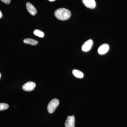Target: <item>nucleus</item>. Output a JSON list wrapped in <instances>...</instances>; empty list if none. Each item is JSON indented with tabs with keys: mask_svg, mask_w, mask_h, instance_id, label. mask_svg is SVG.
<instances>
[{
	"mask_svg": "<svg viewBox=\"0 0 127 127\" xmlns=\"http://www.w3.org/2000/svg\"><path fill=\"white\" fill-rule=\"evenodd\" d=\"M9 106L5 103H0V111H4L9 108Z\"/></svg>",
	"mask_w": 127,
	"mask_h": 127,
	"instance_id": "obj_12",
	"label": "nucleus"
},
{
	"mask_svg": "<svg viewBox=\"0 0 127 127\" xmlns=\"http://www.w3.org/2000/svg\"><path fill=\"white\" fill-rule=\"evenodd\" d=\"M34 35L36 36L39 37H40L42 38L44 36V33L40 31V30H36L34 31L33 32Z\"/></svg>",
	"mask_w": 127,
	"mask_h": 127,
	"instance_id": "obj_11",
	"label": "nucleus"
},
{
	"mask_svg": "<svg viewBox=\"0 0 127 127\" xmlns=\"http://www.w3.org/2000/svg\"><path fill=\"white\" fill-rule=\"evenodd\" d=\"M93 44V41L91 39H89L86 41L82 46V50L85 52L91 50Z\"/></svg>",
	"mask_w": 127,
	"mask_h": 127,
	"instance_id": "obj_4",
	"label": "nucleus"
},
{
	"mask_svg": "<svg viewBox=\"0 0 127 127\" xmlns=\"http://www.w3.org/2000/svg\"><path fill=\"white\" fill-rule=\"evenodd\" d=\"M1 77V74L0 73V79Z\"/></svg>",
	"mask_w": 127,
	"mask_h": 127,
	"instance_id": "obj_16",
	"label": "nucleus"
},
{
	"mask_svg": "<svg viewBox=\"0 0 127 127\" xmlns=\"http://www.w3.org/2000/svg\"><path fill=\"white\" fill-rule=\"evenodd\" d=\"M36 87V84L34 82H28L22 86V89L26 91H31L34 90Z\"/></svg>",
	"mask_w": 127,
	"mask_h": 127,
	"instance_id": "obj_3",
	"label": "nucleus"
},
{
	"mask_svg": "<svg viewBox=\"0 0 127 127\" xmlns=\"http://www.w3.org/2000/svg\"><path fill=\"white\" fill-rule=\"evenodd\" d=\"M23 42L26 44H30L32 45H35L38 44V42L37 41L30 38L24 39Z\"/></svg>",
	"mask_w": 127,
	"mask_h": 127,
	"instance_id": "obj_9",
	"label": "nucleus"
},
{
	"mask_svg": "<svg viewBox=\"0 0 127 127\" xmlns=\"http://www.w3.org/2000/svg\"><path fill=\"white\" fill-rule=\"evenodd\" d=\"M0 0L6 4H9L11 2V0Z\"/></svg>",
	"mask_w": 127,
	"mask_h": 127,
	"instance_id": "obj_13",
	"label": "nucleus"
},
{
	"mask_svg": "<svg viewBox=\"0 0 127 127\" xmlns=\"http://www.w3.org/2000/svg\"><path fill=\"white\" fill-rule=\"evenodd\" d=\"M48 0L51 1V2H53V1H55L56 0Z\"/></svg>",
	"mask_w": 127,
	"mask_h": 127,
	"instance_id": "obj_15",
	"label": "nucleus"
},
{
	"mask_svg": "<svg viewBox=\"0 0 127 127\" xmlns=\"http://www.w3.org/2000/svg\"><path fill=\"white\" fill-rule=\"evenodd\" d=\"M65 127H75V117L74 116H68L65 123Z\"/></svg>",
	"mask_w": 127,
	"mask_h": 127,
	"instance_id": "obj_5",
	"label": "nucleus"
},
{
	"mask_svg": "<svg viewBox=\"0 0 127 127\" xmlns=\"http://www.w3.org/2000/svg\"><path fill=\"white\" fill-rule=\"evenodd\" d=\"M56 18L60 20L64 21L68 20L71 16V12L65 8H60L56 10L55 12Z\"/></svg>",
	"mask_w": 127,
	"mask_h": 127,
	"instance_id": "obj_1",
	"label": "nucleus"
},
{
	"mask_svg": "<svg viewBox=\"0 0 127 127\" xmlns=\"http://www.w3.org/2000/svg\"><path fill=\"white\" fill-rule=\"evenodd\" d=\"M26 6L28 11L32 15L34 16L36 14V9L32 4L30 2H27L26 4Z\"/></svg>",
	"mask_w": 127,
	"mask_h": 127,
	"instance_id": "obj_8",
	"label": "nucleus"
},
{
	"mask_svg": "<svg viewBox=\"0 0 127 127\" xmlns=\"http://www.w3.org/2000/svg\"><path fill=\"white\" fill-rule=\"evenodd\" d=\"M83 3L87 8L93 9L96 6V2L95 0H82Z\"/></svg>",
	"mask_w": 127,
	"mask_h": 127,
	"instance_id": "obj_6",
	"label": "nucleus"
},
{
	"mask_svg": "<svg viewBox=\"0 0 127 127\" xmlns=\"http://www.w3.org/2000/svg\"><path fill=\"white\" fill-rule=\"evenodd\" d=\"M59 103V100L54 98L50 101L47 106V110L50 113H52L58 106Z\"/></svg>",
	"mask_w": 127,
	"mask_h": 127,
	"instance_id": "obj_2",
	"label": "nucleus"
},
{
	"mask_svg": "<svg viewBox=\"0 0 127 127\" xmlns=\"http://www.w3.org/2000/svg\"><path fill=\"white\" fill-rule=\"evenodd\" d=\"M2 14L0 10V18H1L2 17Z\"/></svg>",
	"mask_w": 127,
	"mask_h": 127,
	"instance_id": "obj_14",
	"label": "nucleus"
},
{
	"mask_svg": "<svg viewBox=\"0 0 127 127\" xmlns=\"http://www.w3.org/2000/svg\"><path fill=\"white\" fill-rule=\"evenodd\" d=\"M73 75L77 78H81L83 77L84 75L83 73L80 71L77 70H74L72 71Z\"/></svg>",
	"mask_w": 127,
	"mask_h": 127,
	"instance_id": "obj_10",
	"label": "nucleus"
},
{
	"mask_svg": "<svg viewBox=\"0 0 127 127\" xmlns=\"http://www.w3.org/2000/svg\"><path fill=\"white\" fill-rule=\"evenodd\" d=\"M109 48V45L106 43H105L103 44L98 48V52L100 55H104L108 52Z\"/></svg>",
	"mask_w": 127,
	"mask_h": 127,
	"instance_id": "obj_7",
	"label": "nucleus"
}]
</instances>
